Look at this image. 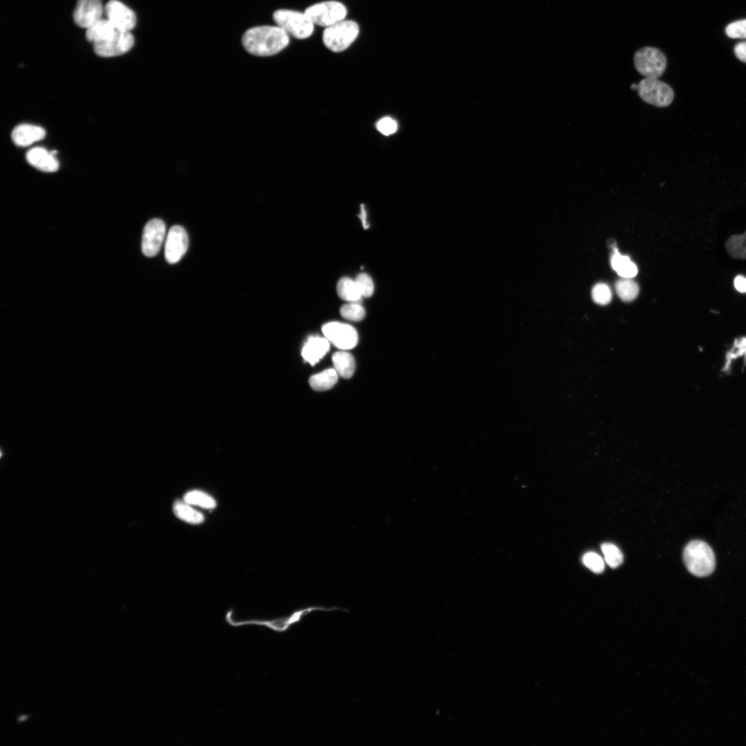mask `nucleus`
I'll return each instance as SVG.
<instances>
[{"instance_id":"32","label":"nucleus","mask_w":746,"mask_h":746,"mask_svg":"<svg viewBox=\"0 0 746 746\" xmlns=\"http://www.w3.org/2000/svg\"><path fill=\"white\" fill-rule=\"evenodd\" d=\"M398 128L397 122L391 117H384L377 124V130L384 136L395 134Z\"/></svg>"},{"instance_id":"34","label":"nucleus","mask_w":746,"mask_h":746,"mask_svg":"<svg viewBox=\"0 0 746 746\" xmlns=\"http://www.w3.org/2000/svg\"><path fill=\"white\" fill-rule=\"evenodd\" d=\"M734 287L737 291L746 293V278L743 276H737L734 279Z\"/></svg>"},{"instance_id":"35","label":"nucleus","mask_w":746,"mask_h":746,"mask_svg":"<svg viewBox=\"0 0 746 746\" xmlns=\"http://www.w3.org/2000/svg\"><path fill=\"white\" fill-rule=\"evenodd\" d=\"M360 220H362V225H363V226H364V229L365 230L368 229H369V224H368V222H367V220H366V218H367V215H366V209H365V207H364V205H361V213H360Z\"/></svg>"},{"instance_id":"8","label":"nucleus","mask_w":746,"mask_h":746,"mask_svg":"<svg viewBox=\"0 0 746 746\" xmlns=\"http://www.w3.org/2000/svg\"><path fill=\"white\" fill-rule=\"evenodd\" d=\"M637 91L642 100L657 108H666L675 97L672 87L659 78H646L638 83Z\"/></svg>"},{"instance_id":"2","label":"nucleus","mask_w":746,"mask_h":746,"mask_svg":"<svg viewBox=\"0 0 746 746\" xmlns=\"http://www.w3.org/2000/svg\"><path fill=\"white\" fill-rule=\"evenodd\" d=\"M290 36L281 28L260 26L248 30L243 37V45L250 54L257 56H272L285 49Z\"/></svg>"},{"instance_id":"31","label":"nucleus","mask_w":746,"mask_h":746,"mask_svg":"<svg viewBox=\"0 0 746 746\" xmlns=\"http://www.w3.org/2000/svg\"><path fill=\"white\" fill-rule=\"evenodd\" d=\"M355 281L364 297H370L374 292V283L371 277L366 273L360 274Z\"/></svg>"},{"instance_id":"18","label":"nucleus","mask_w":746,"mask_h":746,"mask_svg":"<svg viewBox=\"0 0 746 746\" xmlns=\"http://www.w3.org/2000/svg\"><path fill=\"white\" fill-rule=\"evenodd\" d=\"M119 31L108 19H101L86 29V38L93 44L102 43L113 38Z\"/></svg>"},{"instance_id":"36","label":"nucleus","mask_w":746,"mask_h":746,"mask_svg":"<svg viewBox=\"0 0 746 746\" xmlns=\"http://www.w3.org/2000/svg\"><path fill=\"white\" fill-rule=\"evenodd\" d=\"M631 89L632 90H637V85H636V84H632L631 85Z\"/></svg>"},{"instance_id":"16","label":"nucleus","mask_w":746,"mask_h":746,"mask_svg":"<svg viewBox=\"0 0 746 746\" xmlns=\"http://www.w3.org/2000/svg\"><path fill=\"white\" fill-rule=\"evenodd\" d=\"M330 342L325 338L311 337L305 344L302 350L304 360L314 366L329 352Z\"/></svg>"},{"instance_id":"1","label":"nucleus","mask_w":746,"mask_h":746,"mask_svg":"<svg viewBox=\"0 0 746 746\" xmlns=\"http://www.w3.org/2000/svg\"><path fill=\"white\" fill-rule=\"evenodd\" d=\"M334 611H345L338 607H327L323 606L310 605L295 609L290 614L275 618H248L237 619L234 615V610L230 609L225 616L226 622L233 627H242L246 626L263 627L277 633H283L289 631L293 626L299 624L310 614L318 612H331Z\"/></svg>"},{"instance_id":"24","label":"nucleus","mask_w":746,"mask_h":746,"mask_svg":"<svg viewBox=\"0 0 746 746\" xmlns=\"http://www.w3.org/2000/svg\"><path fill=\"white\" fill-rule=\"evenodd\" d=\"M183 500L189 504L205 509H211L217 506L216 500L208 493L199 490L187 492Z\"/></svg>"},{"instance_id":"19","label":"nucleus","mask_w":746,"mask_h":746,"mask_svg":"<svg viewBox=\"0 0 746 746\" xmlns=\"http://www.w3.org/2000/svg\"><path fill=\"white\" fill-rule=\"evenodd\" d=\"M338 373L336 369H327L320 373L312 376L309 383L316 391H326L331 389L338 382Z\"/></svg>"},{"instance_id":"29","label":"nucleus","mask_w":746,"mask_h":746,"mask_svg":"<svg viewBox=\"0 0 746 746\" xmlns=\"http://www.w3.org/2000/svg\"><path fill=\"white\" fill-rule=\"evenodd\" d=\"M583 564L592 572L596 574H601L605 569V563L603 559L594 552H588L583 557Z\"/></svg>"},{"instance_id":"25","label":"nucleus","mask_w":746,"mask_h":746,"mask_svg":"<svg viewBox=\"0 0 746 746\" xmlns=\"http://www.w3.org/2000/svg\"><path fill=\"white\" fill-rule=\"evenodd\" d=\"M616 290L620 298L626 302L634 300L639 292L638 284L627 278L619 280L616 284Z\"/></svg>"},{"instance_id":"15","label":"nucleus","mask_w":746,"mask_h":746,"mask_svg":"<svg viewBox=\"0 0 746 746\" xmlns=\"http://www.w3.org/2000/svg\"><path fill=\"white\" fill-rule=\"evenodd\" d=\"M56 152H48L43 148H34L27 154V162L36 169L45 172H55L59 169L56 158Z\"/></svg>"},{"instance_id":"26","label":"nucleus","mask_w":746,"mask_h":746,"mask_svg":"<svg viewBox=\"0 0 746 746\" xmlns=\"http://www.w3.org/2000/svg\"><path fill=\"white\" fill-rule=\"evenodd\" d=\"M606 563L613 569L619 567L623 562L621 551L611 544H604L601 546Z\"/></svg>"},{"instance_id":"7","label":"nucleus","mask_w":746,"mask_h":746,"mask_svg":"<svg viewBox=\"0 0 746 746\" xmlns=\"http://www.w3.org/2000/svg\"><path fill=\"white\" fill-rule=\"evenodd\" d=\"M637 71L646 78H659L664 73L667 58L659 49L646 47L637 51L633 57Z\"/></svg>"},{"instance_id":"27","label":"nucleus","mask_w":746,"mask_h":746,"mask_svg":"<svg viewBox=\"0 0 746 746\" xmlns=\"http://www.w3.org/2000/svg\"><path fill=\"white\" fill-rule=\"evenodd\" d=\"M340 314L347 320L360 322L364 318L366 311L359 303H349L341 307Z\"/></svg>"},{"instance_id":"33","label":"nucleus","mask_w":746,"mask_h":746,"mask_svg":"<svg viewBox=\"0 0 746 746\" xmlns=\"http://www.w3.org/2000/svg\"><path fill=\"white\" fill-rule=\"evenodd\" d=\"M734 53L739 60L746 63V42L737 44L734 48Z\"/></svg>"},{"instance_id":"17","label":"nucleus","mask_w":746,"mask_h":746,"mask_svg":"<svg viewBox=\"0 0 746 746\" xmlns=\"http://www.w3.org/2000/svg\"><path fill=\"white\" fill-rule=\"evenodd\" d=\"M46 136L45 130L39 126L22 124L13 131L12 140L19 147H28L42 141Z\"/></svg>"},{"instance_id":"28","label":"nucleus","mask_w":746,"mask_h":746,"mask_svg":"<svg viewBox=\"0 0 746 746\" xmlns=\"http://www.w3.org/2000/svg\"><path fill=\"white\" fill-rule=\"evenodd\" d=\"M593 300L598 304H608L612 298L610 288L605 283L596 284L592 290Z\"/></svg>"},{"instance_id":"30","label":"nucleus","mask_w":746,"mask_h":746,"mask_svg":"<svg viewBox=\"0 0 746 746\" xmlns=\"http://www.w3.org/2000/svg\"><path fill=\"white\" fill-rule=\"evenodd\" d=\"M727 36L733 39H746V20L734 22L725 30Z\"/></svg>"},{"instance_id":"4","label":"nucleus","mask_w":746,"mask_h":746,"mask_svg":"<svg viewBox=\"0 0 746 746\" xmlns=\"http://www.w3.org/2000/svg\"><path fill=\"white\" fill-rule=\"evenodd\" d=\"M273 20L277 26L298 40L307 39L314 32L315 25L305 12L279 10L274 13Z\"/></svg>"},{"instance_id":"13","label":"nucleus","mask_w":746,"mask_h":746,"mask_svg":"<svg viewBox=\"0 0 746 746\" xmlns=\"http://www.w3.org/2000/svg\"><path fill=\"white\" fill-rule=\"evenodd\" d=\"M189 238L181 226H174L169 231L165 241V257L170 264L178 263L187 253Z\"/></svg>"},{"instance_id":"10","label":"nucleus","mask_w":746,"mask_h":746,"mask_svg":"<svg viewBox=\"0 0 746 746\" xmlns=\"http://www.w3.org/2000/svg\"><path fill=\"white\" fill-rule=\"evenodd\" d=\"M134 44L135 38L130 32L119 31L110 40L93 44V47L97 56L111 58L128 53Z\"/></svg>"},{"instance_id":"6","label":"nucleus","mask_w":746,"mask_h":746,"mask_svg":"<svg viewBox=\"0 0 746 746\" xmlns=\"http://www.w3.org/2000/svg\"><path fill=\"white\" fill-rule=\"evenodd\" d=\"M305 13L315 26L326 29L346 20L348 10L343 3L336 0H329L310 6Z\"/></svg>"},{"instance_id":"3","label":"nucleus","mask_w":746,"mask_h":746,"mask_svg":"<svg viewBox=\"0 0 746 746\" xmlns=\"http://www.w3.org/2000/svg\"><path fill=\"white\" fill-rule=\"evenodd\" d=\"M684 559L688 571L695 576H710L715 570L716 559L712 548L701 541H692L684 549Z\"/></svg>"},{"instance_id":"9","label":"nucleus","mask_w":746,"mask_h":746,"mask_svg":"<svg viewBox=\"0 0 746 746\" xmlns=\"http://www.w3.org/2000/svg\"><path fill=\"white\" fill-rule=\"evenodd\" d=\"M323 331L325 338L340 350L352 349L358 343V334L356 330L347 324L328 323L323 327Z\"/></svg>"},{"instance_id":"21","label":"nucleus","mask_w":746,"mask_h":746,"mask_svg":"<svg viewBox=\"0 0 746 746\" xmlns=\"http://www.w3.org/2000/svg\"><path fill=\"white\" fill-rule=\"evenodd\" d=\"M614 249L611 259L613 269L622 278L631 279L635 277L638 273L636 266L628 257L621 255L617 248Z\"/></svg>"},{"instance_id":"20","label":"nucleus","mask_w":746,"mask_h":746,"mask_svg":"<svg viewBox=\"0 0 746 746\" xmlns=\"http://www.w3.org/2000/svg\"><path fill=\"white\" fill-rule=\"evenodd\" d=\"M333 362L338 375L345 379L351 378L355 370V362L353 356L346 352L340 351L333 356Z\"/></svg>"},{"instance_id":"23","label":"nucleus","mask_w":746,"mask_h":746,"mask_svg":"<svg viewBox=\"0 0 746 746\" xmlns=\"http://www.w3.org/2000/svg\"><path fill=\"white\" fill-rule=\"evenodd\" d=\"M174 513L177 517L189 524H198L204 521L203 515L184 500L174 504Z\"/></svg>"},{"instance_id":"12","label":"nucleus","mask_w":746,"mask_h":746,"mask_svg":"<svg viewBox=\"0 0 746 746\" xmlns=\"http://www.w3.org/2000/svg\"><path fill=\"white\" fill-rule=\"evenodd\" d=\"M108 19L121 32H130L136 26L135 12L118 0H111L104 7Z\"/></svg>"},{"instance_id":"5","label":"nucleus","mask_w":746,"mask_h":746,"mask_svg":"<svg viewBox=\"0 0 746 746\" xmlns=\"http://www.w3.org/2000/svg\"><path fill=\"white\" fill-rule=\"evenodd\" d=\"M359 25L350 20H345L323 32V40L325 47L334 53H340L349 49L360 36Z\"/></svg>"},{"instance_id":"11","label":"nucleus","mask_w":746,"mask_h":746,"mask_svg":"<svg viewBox=\"0 0 746 746\" xmlns=\"http://www.w3.org/2000/svg\"><path fill=\"white\" fill-rule=\"evenodd\" d=\"M166 236L165 223L159 219L150 221L145 226L142 238V252L148 257L159 253Z\"/></svg>"},{"instance_id":"22","label":"nucleus","mask_w":746,"mask_h":746,"mask_svg":"<svg viewBox=\"0 0 746 746\" xmlns=\"http://www.w3.org/2000/svg\"><path fill=\"white\" fill-rule=\"evenodd\" d=\"M337 291L342 299L349 303H359L363 297L355 280L347 277L339 281Z\"/></svg>"},{"instance_id":"14","label":"nucleus","mask_w":746,"mask_h":746,"mask_svg":"<svg viewBox=\"0 0 746 746\" xmlns=\"http://www.w3.org/2000/svg\"><path fill=\"white\" fill-rule=\"evenodd\" d=\"M104 8L101 0H79L73 13L75 24L88 29L100 21Z\"/></svg>"}]
</instances>
